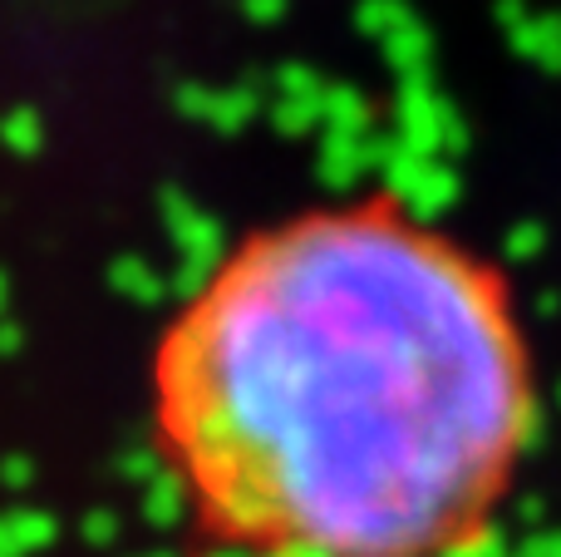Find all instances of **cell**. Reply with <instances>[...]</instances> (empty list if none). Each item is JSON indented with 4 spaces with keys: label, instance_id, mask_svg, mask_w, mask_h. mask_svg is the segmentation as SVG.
Here are the masks:
<instances>
[{
    "label": "cell",
    "instance_id": "1",
    "mask_svg": "<svg viewBox=\"0 0 561 557\" xmlns=\"http://www.w3.org/2000/svg\"><path fill=\"white\" fill-rule=\"evenodd\" d=\"M148 385L187 528L227 557H473L542 424L513 276L394 187L227 247Z\"/></svg>",
    "mask_w": 561,
    "mask_h": 557
}]
</instances>
